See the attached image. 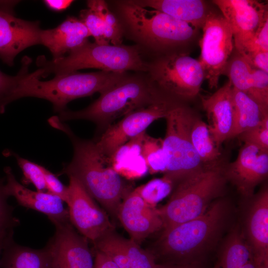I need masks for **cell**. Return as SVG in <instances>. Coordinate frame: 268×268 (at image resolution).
I'll use <instances>...</instances> for the list:
<instances>
[{
    "label": "cell",
    "instance_id": "ffe728a7",
    "mask_svg": "<svg viewBox=\"0 0 268 268\" xmlns=\"http://www.w3.org/2000/svg\"><path fill=\"white\" fill-rule=\"evenodd\" d=\"M248 243L254 259L260 264L268 263V189L264 187L255 197L246 220Z\"/></svg>",
    "mask_w": 268,
    "mask_h": 268
},
{
    "label": "cell",
    "instance_id": "c3c4849f",
    "mask_svg": "<svg viewBox=\"0 0 268 268\" xmlns=\"http://www.w3.org/2000/svg\"><path fill=\"white\" fill-rule=\"evenodd\" d=\"M96 268H119L117 265L113 263H108L98 267Z\"/></svg>",
    "mask_w": 268,
    "mask_h": 268
},
{
    "label": "cell",
    "instance_id": "681fc988",
    "mask_svg": "<svg viewBox=\"0 0 268 268\" xmlns=\"http://www.w3.org/2000/svg\"><path fill=\"white\" fill-rule=\"evenodd\" d=\"M262 268H268V264L264 265Z\"/></svg>",
    "mask_w": 268,
    "mask_h": 268
},
{
    "label": "cell",
    "instance_id": "9c48e42d",
    "mask_svg": "<svg viewBox=\"0 0 268 268\" xmlns=\"http://www.w3.org/2000/svg\"><path fill=\"white\" fill-rule=\"evenodd\" d=\"M196 117L189 108L177 103L165 117L166 128L163 146L168 164L163 176L174 185L204 166L191 137L192 126Z\"/></svg>",
    "mask_w": 268,
    "mask_h": 268
},
{
    "label": "cell",
    "instance_id": "277c9868",
    "mask_svg": "<svg viewBox=\"0 0 268 268\" xmlns=\"http://www.w3.org/2000/svg\"><path fill=\"white\" fill-rule=\"evenodd\" d=\"M124 32L142 49L157 56L186 53L182 49L194 41L198 30L189 24L131 0L115 1Z\"/></svg>",
    "mask_w": 268,
    "mask_h": 268
},
{
    "label": "cell",
    "instance_id": "3957f363",
    "mask_svg": "<svg viewBox=\"0 0 268 268\" xmlns=\"http://www.w3.org/2000/svg\"><path fill=\"white\" fill-rule=\"evenodd\" d=\"M229 211L226 201L217 199L200 216L163 231L148 251L157 264H201L222 232Z\"/></svg>",
    "mask_w": 268,
    "mask_h": 268
},
{
    "label": "cell",
    "instance_id": "60d3db41",
    "mask_svg": "<svg viewBox=\"0 0 268 268\" xmlns=\"http://www.w3.org/2000/svg\"><path fill=\"white\" fill-rule=\"evenodd\" d=\"M48 192L60 198L67 203L68 200V187L64 185L58 177L47 169L41 166Z\"/></svg>",
    "mask_w": 268,
    "mask_h": 268
},
{
    "label": "cell",
    "instance_id": "9a60e30c",
    "mask_svg": "<svg viewBox=\"0 0 268 268\" xmlns=\"http://www.w3.org/2000/svg\"><path fill=\"white\" fill-rule=\"evenodd\" d=\"M117 217L130 238L140 245L150 235L163 229V222L157 208L144 201L136 188L123 199Z\"/></svg>",
    "mask_w": 268,
    "mask_h": 268
},
{
    "label": "cell",
    "instance_id": "1f68e13d",
    "mask_svg": "<svg viewBox=\"0 0 268 268\" xmlns=\"http://www.w3.org/2000/svg\"><path fill=\"white\" fill-rule=\"evenodd\" d=\"M130 268H156L157 263L152 254L142 249L131 239L123 237Z\"/></svg>",
    "mask_w": 268,
    "mask_h": 268
},
{
    "label": "cell",
    "instance_id": "2e32d148",
    "mask_svg": "<svg viewBox=\"0 0 268 268\" xmlns=\"http://www.w3.org/2000/svg\"><path fill=\"white\" fill-rule=\"evenodd\" d=\"M224 173L227 180L235 186L242 195L252 197L256 186L268 176V151L244 143L236 159L224 170Z\"/></svg>",
    "mask_w": 268,
    "mask_h": 268
},
{
    "label": "cell",
    "instance_id": "4fadbf2b",
    "mask_svg": "<svg viewBox=\"0 0 268 268\" xmlns=\"http://www.w3.org/2000/svg\"><path fill=\"white\" fill-rule=\"evenodd\" d=\"M53 224L55 234L46 246L53 268H94L89 241L75 230L69 220Z\"/></svg>",
    "mask_w": 268,
    "mask_h": 268
},
{
    "label": "cell",
    "instance_id": "30bf717a",
    "mask_svg": "<svg viewBox=\"0 0 268 268\" xmlns=\"http://www.w3.org/2000/svg\"><path fill=\"white\" fill-rule=\"evenodd\" d=\"M200 41L201 55L198 60L210 88H216L220 76L234 48L231 28L221 14L211 10L204 26Z\"/></svg>",
    "mask_w": 268,
    "mask_h": 268
},
{
    "label": "cell",
    "instance_id": "8fae6325",
    "mask_svg": "<svg viewBox=\"0 0 268 268\" xmlns=\"http://www.w3.org/2000/svg\"><path fill=\"white\" fill-rule=\"evenodd\" d=\"M67 202L69 220L77 232L93 244L114 229L107 212L99 206L80 183L68 176Z\"/></svg>",
    "mask_w": 268,
    "mask_h": 268
},
{
    "label": "cell",
    "instance_id": "d590c367",
    "mask_svg": "<svg viewBox=\"0 0 268 268\" xmlns=\"http://www.w3.org/2000/svg\"><path fill=\"white\" fill-rule=\"evenodd\" d=\"M253 88L250 98L268 111V73L252 67Z\"/></svg>",
    "mask_w": 268,
    "mask_h": 268
},
{
    "label": "cell",
    "instance_id": "484cf974",
    "mask_svg": "<svg viewBox=\"0 0 268 268\" xmlns=\"http://www.w3.org/2000/svg\"><path fill=\"white\" fill-rule=\"evenodd\" d=\"M191 137L193 145L204 166L217 164L221 153L208 130L207 125L197 116L192 125Z\"/></svg>",
    "mask_w": 268,
    "mask_h": 268
},
{
    "label": "cell",
    "instance_id": "d6986e66",
    "mask_svg": "<svg viewBox=\"0 0 268 268\" xmlns=\"http://www.w3.org/2000/svg\"><path fill=\"white\" fill-rule=\"evenodd\" d=\"M232 86L229 81L213 94L201 97V103L208 120L210 134L218 148L230 139L234 120Z\"/></svg>",
    "mask_w": 268,
    "mask_h": 268
},
{
    "label": "cell",
    "instance_id": "5bb4252c",
    "mask_svg": "<svg viewBox=\"0 0 268 268\" xmlns=\"http://www.w3.org/2000/svg\"><path fill=\"white\" fill-rule=\"evenodd\" d=\"M212 2L218 7L231 28L236 51L242 53L268 16L267 5L253 0H213Z\"/></svg>",
    "mask_w": 268,
    "mask_h": 268
},
{
    "label": "cell",
    "instance_id": "d4e9b609",
    "mask_svg": "<svg viewBox=\"0 0 268 268\" xmlns=\"http://www.w3.org/2000/svg\"><path fill=\"white\" fill-rule=\"evenodd\" d=\"M253 257L252 250L236 227L228 235L220 258V268H241Z\"/></svg>",
    "mask_w": 268,
    "mask_h": 268
},
{
    "label": "cell",
    "instance_id": "cb8c5ba5",
    "mask_svg": "<svg viewBox=\"0 0 268 268\" xmlns=\"http://www.w3.org/2000/svg\"><path fill=\"white\" fill-rule=\"evenodd\" d=\"M234 106V125L230 138L256 126L266 116L264 111L253 99L245 93L232 88Z\"/></svg>",
    "mask_w": 268,
    "mask_h": 268
},
{
    "label": "cell",
    "instance_id": "f1b7e54d",
    "mask_svg": "<svg viewBox=\"0 0 268 268\" xmlns=\"http://www.w3.org/2000/svg\"><path fill=\"white\" fill-rule=\"evenodd\" d=\"M141 154L151 174H164L167 167V159L163 146V139L152 137L145 133L141 147Z\"/></svg>",
    "mask_w": 268,
    "mask_h": 268
},
{
    "label": "cell",
    "instance_id": "ba28073f",
    "mask_svg": "<svg viewBox=\"0 0 268 268\" xmlns=\"http://www.w3.org/2000/svg\"><path fill=\"white\" fill-rule=\"evenodd\" d=\"M146 73L161 94L179 103L195 98L204 79L199 61L187 53L158 56L148 62Z\"/></svg>",
    "mask_w": 268,
    "mask_h": 268
},
{
    "label": "cell",
    "instance_id": "74e56055",
    "mask_svg": "<svg viewBox=\"0 0 268 268\" xmlns=\"http://www.w3.org/2000/svg\"><path fill=\"white\" fill-rule=\"evenodd\" d=\"M145 133L144 132L137 135L119 147L109 158L111 165L129 157L140 155Z\"/></svg>",
    "mask_w": 268,
    "mask_h": 268
},
{
    "label": "cell",
    "instance_id": "836d02e7",
    "mask_svg": "<svg viewBox=\"0 0 268 268\" xmlns=\"http://www.w3.org/2000/svg\"><path fill=\"white\" fill-rule=\"evenodd\" d=\"M112 166L122 177L129 180L139 178L148 172L147 164L141 154L112 164Z\"/></svg>",
    "mask_w": 268,
    "mask_h": 268
},
{
    "label": "cell",
    "instance_id": "bcb514c9",
    "mask_svg": "<svg viewBox=\"0 0 268 268\" xmlns=\"http://www.w3.org/2000/svg\"><path fill=\"white\" fill-rule=\"evenodd\" d=\"M156 268H203L201 264L194 263L186 265L157 264Z\"/></svg>",
    "mask_w": 268,
    "mask_h": 268
},
{
    "label": "cell",
    "instance_id": "f546056e",
    "mask_svg": "<svg viewBox=\"0 0 268 268\" xmlns=\"http://www.w3.org/2000/svg\"><path fill=\"white\" fill-rule=\"evenodd\" d=\"M97 250L109 258L120 268H130L123 242V237L111 230L93 244Z\"/></svg>",
    "mask_w": 268,
    "mask_h": 268
},
{
    "label": "cell",
    "instance_id": "f6af8a7d",
    "mask_svg": "<svg viewBox=\"0 0 268 268\" xmlns=\"http://www.w3.org/2000/svg\"><path fill=\"white\" fill-rule=\"evenodd\" d=\"M13 227H0V255L7 243L12 239L13 236Z\"/></svg>",
    "mask_w": 268,
    "mask_h": 268
},
{
    "label": "cell",
    "instance_id": "ee69618b",
    "mask_svg": "<svg viewBox=\"0 0 268 268\" xmlns=\"http://www.w3.org/2000/svg\"><path fill=\"white\" fill-rule=\"evenodd\" d=\"M71 0H45L44 2L50 9L59 11L66 9L73 2Z\"/></svg>",
    "mask_w": 268,
    "mask_h": 268
},
{
    "label": "cell",
    "instance_id": "e0dca14e",
    "mask_svg": "<svg viewBox=\"0 0 268 268\" xmlns=\"http://www.w3.org/2000/svg\"><path fill=\"white\" fill-rule=\"evenodd\" d=\"M41 30L38 21L17 18L12 11L0 9V59L9 66L26 48L40 44Z\"/></svg>",
    "mask_w": 268,
    "mask_h": 268
},
{
    "label": "cell",
    "instance_id": "5b68a950",
    "mask_svg": "<svg viewBox=\"0 0 268 268\" xmlns=\"http://www.w3.org/2000/svg\"><path fill=\"white\" fill-rule=\"evenodd\" d=\"M142 73H127L86 108L75 111L65 110L57 116L64 122L73 120L93 122L97 136L116 120L134 111L158 103L173 102L161 94L147 74Z\"/></svg>",
    "mask_w": 268,
    "mask_h": 268
},
{
    "label": "cell",
    "instance_id": "8d00e7d4",
    "mask_svg": "<svg viewBox=\"0 0 268 268\" xmlns=\"http://www.w3.org/2000/svg\"><path fill=\"white\" fill-rule=\"evenodd\" d=\"M244 143L254 145L263 151H268V115L256 126L239 135Z\"/></svg>",
    "mask_w": 268,
    "mask_h": 268
},
{
    "label": "cell",
    "instance_id": "6da1fadb",
    "mask_svg": "<svg viewBox=\"0 0 268 268\" xmlns=\"http://www.w3.org/2000/svg\"><path fill=\"white\" fill-rule=\"evenodd\" d=\"M48 121L51 126L67 135L73 146L72 158L59 175L75 178L106 212L117 217L123 199L132 190L131 186L113 169L109 159L99 151L93 139L77 137L57 116Z\"/></svg>",
    "mask_w": 268,
    "mask_h": 268
},
{
    "label": "cell",
    "instance_id": "f35d334b",
    "mask_svg": "<svg viewBox=\"0 0 268 268\" xmlns=\"http://www.w3.org/2000/svg\"><path fill=\"white\" fill-rule=\"evenodd\" d=\"M4 179L0 177V227L17 226L19 223L18 219L13 215V207L9 205V197L5 191Z\"/></svg>",
    "mask_w": 268,
    "mask_h": 268
},
{
    "label": "cell",
    "instance_id": "44dd1931",
    "mask_svg": "<svg viewBox=\"0 0 268 268\" xmlns=\"http://www.w3.org/2000/svg\"><path fill=\"white\" fill-rule=\"evenodd\" d=\"M90 36L79 19L69 16L55 28L42 29L40 44L49 50L53 59H56L84 44Z\"/></svg>",
    "mask_w": 268,
    "mask_h": 268
},
{
    "label": "cell",
    "instance_id": "4dcf8cb0",
    "mask_svg": "<svg viewBox=\"0 0 268 268\" xmlns=\"http://www.w3.org/2000/svg\"><path fill=\"white\" fill-rule=\"evenodd\" d=\"M174 186L171 180L163 176L160 178L153 179L136 189L144 201L156 207L160 201L172 192Z\"/></svg>",
    "mask_w": 268,
    "mask_h": 268
},
{
    "label": "cell",
    "instance_id": "b9f144b4",
    "mask_svg": "<svg viewBox=\"0 0 268 268\" xmlns=\"http://www.w3.org/2000/svg\"><path fill=\"white\" fill-rule=\"evenodd\" d=\"M240 55L253 68L268 73V52L255 51Z\"/></svg>",
    "mask_w": 268,
    "mask_h": 268
},
{
    "label": "cell",
    "instance_id": "603a6c76",
    "mask_svg": "<svg viewBox=\"0 0 268 268\" xmlns=\"http://www.w3.org/2000/svg\"><path fill=\"white\" fill-rule=\"evenodd\" d=\"M0 268H53L52 258L45 246L35 249L16 243L13 238L3 248Z\"/></svg>",
    "mask_w": 268,
    "mask_h": 268
},
{
    "label": "cell",
    "instance_id": "d6a6232c",
    "mask_svg": "<svg viewBox=\"0 0 268 268\" xmlns=\"http://www.w3.org/2000/svg\"><path fill=\"white\" fill-rule=\"evenodd\" d=\"M5 155H12L16 158L17 164L22 170L24 178L22 182L25 184H32L37 191L47 190L41 165L23 158L15 153L5 151Z\"/></svg>",
    "mask_w": 268,
    "mask_h": 268
},
{
    "label": "cell",
    "instance_id": "8992f818",
    "mask_svg": "<svg viewBox=\"0 0 268 268\" xmlns=\"http://www.w3.org/2000/svg\"><path fill=\"white\" fill-rule=\"evenodd\" d=\"M142 50L137 45L99 44L87 41L58 59L48 60L44 56H40L36 60V64L41 78L51 73L60 75L88 68L118 73L131 70L146 72L148 62L143 58Z\"/></svg>",
    "mask_w": 268,
    "mask_h": 268
},
{
    "label": "cell",
    "instance_id": "7402d4cb",
    "mask_svg": "<svg viewBox=\"0 0 268 268\" xmlns=\"http://www.w3.org/2000/svg\"><path fill=\"white\" fill-rule=\"evenodd\" d=\"M134 3L150 7L184 22L198 30L204 25L211 10L201 0H135Z\"/></svg>",
    "mask_w": 268,
    "mask_h": 268
},
{
    "label": "cell",
    "instance_id": "f907efd6",
    "mask_svg": "<svg viewBox=\"0 0 268 268\" xmlns=\"http://www.w3.org/2000/svg\"><path fill=\"white\" fill-rule=\"evenodd\" d=\"M214 268H220V267H219V266H216L215 267H214Z\"/></svg>",
    "mask_w": 268,
    "mask_h": 268
},
{
    "label": "cell",
    "instance_id": "7bdbcfd3",
    "mask_svg": "<svg viewBox=\"0 0 268 268\" xmlns=\"http://www.w3.org/2000/svg\"><path fill=\"white\" fill-rule=\"evenodd\" d=\"M19 77V72L15 76H10L0 70V101L14 87Z\"/></svg>",
    "mask_w": 268,
    "mask_h": 268
},
{
    "label": "cell",
    "instance_id": "ac0fdd59",
    "mask_svg": "<svg viewBox=\"0 0 268 268\" xmlns=\"http://www.w3.org/2000/svg\"><path fill=\"white\" fill-rule=\"evenodd\" d=\"M6 183L5 191L8 197H13L24 207L46 215L53 223L69 220L67 208L58 197L49 192L33 191L18 182L9 167L4 169Z\"/></svg>",
    "mask_w": 268,
    "mask_h": 268
},
{
    "label": "cell",
    "instance_id": "7dc6e473",
    "mask_svg": "<svg viewBox=\"0 0 268 268\" xmlns=\"http://www.w3.org/2000/svg\"><path fill=\"white\" fill-rule=\"evenodd\" d=\"M267 264L268 263L265 264H260L258 263L253 257L241 268H262L264 265Z\"/></svg>",
    "mask_w": 268,
    "mask_h": 268
},
{
    "label": "cell",
    "instance_id": "ab89813d",
    "mask_svg": "<svg viewBox=\"0 0 268 268\" xmlns=\"http://www.w3.org/2000/svg\"><path fill=\"white\" fill-rule=\"evenodd\" d=\"M255 51L268 52V16L262 21L245 51L239 54Z\"/></svg>",
    "mask_w": 268,
    "mask_h": 268
},
{
    "label": "cell",
    "instance_id": "7c38bea8",
    "mask_svg": "<svg viewBox=\"0 0 268 268\" xmlns=\"http://www.w3.org/2000/svg\"><path fill=\"white\" fill-rule=\"evenodd\" d=\"M177 103H158L134 111L109 126L93 140L99 151L109 159L119 147L146 132L153 122L165 118L169 110Z\"/></svg>",
    "mask_w": 268,
    "mask_h": 268
},
{
    "label": "cell",
    "instance_id": "4316f807",
    "mask_svg": "<svg viewBox=\"0 0 268 268\" xmlns=\"http://www.w3.org/2000/svg\"><path fill=\"white\" fill-rule=\"evenodd\" d=\"M223 74L228 77L233 88L251 97L253 88L252 67L237 52L230 57Z\"/></svg>",
    "mask_w": 268,
    "mask_h": 268
},
{
    "label": "cell",
    "instance_id": "7a4b0ae2",
    "mask_svg": "<svg viewBox=\"0 0 268 268\" xmlns=\"http://www.w3.org/2000/svg\"><path fill=\"white\" fill-rule=\"evenodd\" d=\"M30 58L25 57L19 71V77L15 87L0 102V114L10 102L25 97H34L51 102L56 112L66 110L71 101L100 94L121 80L127 72L118 73L100 70L88 73L73 72L56 75L51 80H40L39 69L29 72Z\"/></svg>",
    "mask_w": 268,
    "mask_h": 268
},
{
    "label": "cell",
    "instance_id": "e575fe53",
    "mask_svg": "<svg viewBox=\"0 0 268 268\" xmlns=\"http://www.w3.org/2000/svg\"><path fill=\"white\" fill-rule=\"evenodd\" d=\"M79 19L86 26L90 36L99 44H110L105 36V28L101 18L93 10L88 8L80 11Z\"/></svg>",
    "mask_w": 268,
    "mask_h": 268
},
{
    "label": "cell",
    "instance_id": "52a82bcc",
    "mask_svg": "<svg viewBox=\"0 0 268 268\" xmlns=\"http://www.w3.org/2000/svg\"><path fill=\"white\" fill-rule=\"evenodd\" d=\"M227 180L217 163L204 166L178 182L167 203L157 208L163 231L203 214L222 195Z\"/></svg>",
    "mask_w": 268,
    "mask_h": 268
},
{
    "label": "cell",
    "instance_id": "83f0119b",
    "mask_svg": "<svg viewBox=\"0 0 268 268\" xmlns=\"http://www.w3.org/2000/svg\"><path fill=\"white\" fill-rule=\"evenodd\" d=\"M88 8L93 10L102 19L105 28V36L114 45H122L124 32L117 16L110 10L107 3L103 0L87 1Z\"/></svg>",
    "mask_w": 268,
    "mask_h": 268
}]
</instances>
